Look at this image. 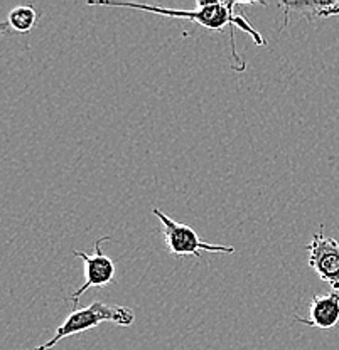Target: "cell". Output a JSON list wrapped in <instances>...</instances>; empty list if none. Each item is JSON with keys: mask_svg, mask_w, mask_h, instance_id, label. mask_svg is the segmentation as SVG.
Masks as SVG:
<instances>
[{"mask_svg": "<svg viewBox=\"0 0 339 350\" xmlns=\"http://www.w3.org/2000/svg\"><path fill=\"white\" fill-rule=\"evenodd\" d=\"M88 5H103V7H125V9H137L144 12L158 14L164 17H174V19H186L196 22L203 27L211 29V31L223 32L226 27L242 29L247 34L251 36L255 44L265 46V39L260 32L255 31L251 24L247 21V17L242 16V12H236L238 7L251 5V3L243 2H198L194 10L184 9H169V7L160 5H147V3H134V2H88ZM235 36V34H233Z\"/></svg>", "mask_w": 339, "mask_h": 350, "instance_id": "1", "label": "cell"}, {"mask_svg": "<svg viewBox=\"0 0 339 350\" xmlns=\"http://www.w3.org/2000/svg\"><path fill=\"white\" fill-rule=\"evenodd\" d=\"M103 322H112L120 327H130L136 322V313L129 306H116L105 305L101 301H93V304L85 306V308H76L64 319V322L56 328L51 340L46 344L38 345L34 350H49L53 349L58 342L63 338L73 337L76 334H83L91 328L98 327Z\"/></svg>", "mask_w": 339, "mask_h": 350, "instance_id": "2", "label": "cell"}, {"mask_svg": "<svg viewBox=\"0 0 339 350\" xmlns=\"http://www.w3.org/2000/svg\"><path fill=\"white\" fill-rule=\"evenodd\" d=\"M152 213H154V216L159 219L164 244H166V247L169 250V253L173 254V256L199 258L201 251H206V253H216V254L235 253V247L233 246L206 243V241L199 238V234L191 228V226L174 221L173 217L167 216L166 213H162V211L158 209V207L152 209Z\"/></svg>", "mask_w": 339, "mask_h": 350, "instance_id": "3", "label": "cell"}, {"mask_svg": "<svg viewBox=\"0 0 339 350\" xmlns=\"http://www.w3.org/2000/svg\"><path fill=\"white\" fill-rule=\"evenodd\" d=\"M108 239L110 238L105 236V238L95 241L93 254H88L86 251H73V256L79 258V260H83V262H85V283L69 297V301L75 306L73 310H76L79 298H81L83 293H86L90 288H101L115 283V262H113L110 256H107V254L103 253V250H101V243H105V241Z\"/></svg>", "mask_w": 339, "mask_h": 350, "instance_id": "4", "label": "cell"}, {"mask_svg": "<svg viewBox=\"0 0 339 350\" xmlns=\"http://www.w3.org/2000/svg\"><path fill=\"white\" fill-rule=\"evenodd\" d=\"M323 229L321 226L319 231L312 236L311 243L305 246L309 251L307 262L324 283L339 293V241L324 236Z\"/></svg>", "mask_w": 339, "mask_h": 350, "instance_id": "5", "label": "cell"}, {"mask_svg": "<svg viewBox=\"0 0 339 350\" xmlns=\"http://www.w3.org/2000/svg\"><path fill=\"white\" fill-rule=\"evenodd\" d=\"M294 320L316 328H333L339 323V293L331 291L327 295H312L309 305V319L295 315Z\"/></svg>", "mask_w": 339, "mask_h": 350, "instance_id": "6", "label": "cell"}, {"mask_svg": "<svg viewBox=\"0 0 339 350\" xmlns=\"http://www.w3.org/2000/svg\"><path fill=\"white\" fill-rule=\"evenodd\" d=\"M280 5L286 9V17L295 10L307 22L339 16V0H329V2H284Z\"/></svg>", "mask_w": 339, "mask_h": 350, "instance_id": "7", "label": "cell"}, {"mask_svg": "<svg viewBox=\"0 0 339 350\" xmlns=\"http://www.w3.org/2000/svg\"><path fill=\"white\" fill-rule=\"evenodd\" d=\"M39 19V14L38 10L34 9L32 5H19L16 7V9H12L9 12V22L10 29H14V31L17 32H31L32 27L36 25V22Z\"/></svg>", "mask_w": 339, "mask_h": 350, "instance_id": "8", "label": "cell"}, {"mask_svg": "<svg viewBox=\"0 0 339 350\" xmlns=\"http://www.w3.org/2000/svg\"><path fill=\"white\" fill-rule=\"evenodd\" d=\"M9 29H10L9 22H7V21H2V22H0V36L7 34V32H9Z\"/></svg>", "mask_w": 339, "mask_h": 350, "instance_id": "9", "label": "cell"}]
</instances>
